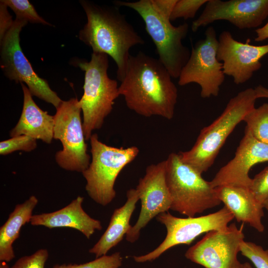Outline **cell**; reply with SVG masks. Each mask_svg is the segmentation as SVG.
<instances>
[{"mask_svg":"<svg viewBox=\"0 0 268 268\" xmlns=\"http://www.w3.org/2000/svg\"><path fill=\"white\" fill-rule=\"evenodd\" d=\"M263 205H264V207L267 209L268 213V196L265 200L263 203Z\"/></svg>","mask_w":268,"mask_h":268,"instance_id":"34","label":"cell"},{"mask_svg":"<svg viewBox=\"0 0 268 268\" xmlns=\"http://www.w3.org/2000/svg\"><path fill=\"white\" fill-rule=\"evenodd\" d=\"M78 100L72 98L63 101L54 116V136L60 140L63 148L55 155L56 161L62 168L81 173L90 163L87 145L83 129Z\"/></svg>","mask_w":268,"mask_h":268,"instance_id":"8","label":"cell"},{"mask_svg":"<svg viewBox=\"0 0 268 268\" xmlns=\"http://www.w3.org/2000/svg\"><path fill=\"white\" fill-rule=\"evenodd\" d=\"M268 17V0H208L191 25L193 32L217 20H226L239 29L259 27Z\"/></svg>","mask_w":268,"mask_h":268,"instance_id":"14","label":"cell"},{"mask_svg":"<svg viewBox=\"0 0 268 268\" xmlns=\"http://www.w3.org/2000/svg\"><path fill=\"white\" fill-rule=\"evenodd\" d=\"M244 268H252L250 264L248 262L244 263Z\"/></svg>","mask_w":268,"mask_h":268,"instance_id":"35","label":"cell"},{"mask_svg":"<svg viewBox=\"0 0 268 268\" xmlns=\"http://www.w3.org/2000/svg\"><path fill=\"white\" fill-rule=\"evenodd\" d=\"M249 188L257 200L263 204L268 196V166L255 176Z\"/></svg>","mask_w":268,"mask_h":268,"instance_id":"29","label":"cell"},{"mask_svg":"<svg viewBox=\"0 0 268 268\" xmlns=\"http://www.w3.org/2000/svg\"><path fill=\"white\" fill-rule=\"evenodd\" d=\"M166 161V181L171 198L170 209L187 217H194L220 204L210 182L183 162L179 153H170Z\"/></svg>","mask_w":268,"mask_h":268,"instance_id":"6","label":"cell"},{"mask_svg":"<svg viewBox=\"0 0 268 268\" xmlns=\"http://www.w3.org/2000/svg\"><path fill=\"white\" fill-rule=\"evenodd\" d=\"M28 22L16 19L0 41V67L5 76L16 82H24L32 96L52 104L56 109L63 100L45 79L34 71L20 45V32Z\"/></svg>","mask_w":268,"mask_h":268,"instance_id":"11","label":"cell"},{"mask_svg":"<svg viewBox=\"0 0 268 268\" xmlns=\"http://www.w3.org/2000/svg\"><path fill=\"white\" fill-rule=\"evenodd\" d=\"M243 225L238 228L234 222L224 230L205 233L188 249L185 257L204 268H244L237 257L244 240Z\"/></svg>","mask_w":268,"mask_h":268,"instance_id":"12","label":"cell"},{"mask_svg":"<svg viewBox=\"0 0 268 268\" xmlns=\"http://www.w3.org/2000/svg\"><path fill=\"white\" fill-rule=\"evenodd\" d=\"M38 203L35 196L16 205L5 222L0 228V261L6 263L15 258L12 245L19 238L20 230L30 222L33 211Z\"/></svg>","mask_w":268,"mask_h":268,"instance_id":"21","label":"cell"},{"mask_svg":"<svg viewBox=\"0 0 268 268\" xmlns=\"http://www.w3.org/2000/svg\"><path fill=\"white\" fill-rule=\"evenodd\" d=\"M218 41L217 58L222 62L225 75L231 76L237 85L250 80L261 68L260 60L268 54V44L253 45L250 39L243 43L235 39L228 31L220 34Z\"/></svg>","mask_w":268,"mask_h":268,"instance_id":"15","label":"cell"},{"mask_svg":"<svg viewBox=\"0 0 268 268\" xmlns=\"http://www.w3.org/2000/svg\"><path fill=\"white\" fill-rule=\"evenodd\" d=\"M241 255L249 259L256 268H268V250L253 242L245 241L240 246Z\"/></svg>","mask_w":268,"mask_h":268,"instance_id":"26","label":"cell"},{"mask_svg":"<svg viewBox=\"0 0 268 268\" xmlns=\"http://www.w3.org/2000/svg\"><path fill=\"white\" fill-rule=\"evenodd\" d=\"M177 0H139L116 1L115 5L136 11L142 18L145 29L154 44L158 59L171 77L178 78L191 55L182 41L188 34L189 25L177 26L171 23L170 15Z\"/></svg>","mask_w":268,"mask_h":268,"instance_id":"3","label":"cell"},{"mask_svg":"<svg viewBox=\"0 0 268 268\" xmlns=\"http://www.w3.org/2000/svg\"><path fill=\"white\" fill-rule=\"evenodd\" d=\"M208 0H177L172 11L170 20L195 17L197 12Z\"/></svg>","mask_w":268,"mask_h":268,"instance_id":"27","label":"cell"},{"mask_svg":"<svg viewBox=\"0 0 268 268\" xmlns=\"http://www.w3.org/2000/svg\"><path fill=\"white\" fill-rule=\"evenodd\" d=\"M91 160L82 173L86 181L85 190L97 203L106 206L115 199V183L120 173L139 153L135 146L126 148L108 145L93 134L90 139Z\"/></svg>","mask_w":268,"mask_h":268,"instance_id":"7","label":"cell"},{"mask_svg":"<svg viewBox=\"0 0 268 268\" xmlns=\"http://www.w3.org/2000/svg\"><path fill=\"white\" fill-rule=\"evenodd\" d=\"M257 98L268 99V88L262 85H258L255 88Z\"/></svg>","mask_w":268,"mask_h":268,"instance_id":"32","label":"cell"},{"mask_svg":"<svg viewBox=\"0 0 268 268\" xmlns=\"http://www.w3.org/2000/svg\"><path fill=\"white\" fill-rule=\"evenodd\" d=\"M0 268H9V267L6 262H0Z\"/></svg>","mask_w":268,"mask_h":268,"instance_id":"33","label":"cell"},{"mask_svg":"<svg viewBox=\"0 0 268 268\" xmlns=\"http://www.w3.org/2000/svg\"><path fill=\"white\" fill-rule=\"evenodd\" d=\"M215 194L233 214L237 222L248 224L259 232L265 227L263 204L259 202L248 187L223 185L214 188Z\"/></svg>","mask_w":268,"mask_h":268,"instance_id":"17","label":"cell"},{"mask_svg":"<svg viewBox=\"0 0 268 268\" xmlns=\"http://www.w3.org/2000/svg\"><path fill=\"white\" fill-rule=\"evenodd\" d=\"M87 21L79 31V38L94 53L110 56L116 64L117 77L121 82L125 75L130 50L144 41L121 13L119 7L102 5L80 0Z\"/></svg>","mask_w":268,"mask_h":268,"instance_id":"2","label":"cell"},{"mask_svg":"<svg viewBox=\"0 0 268 268\" xmlns=\"http://www.w3.org/2000/svg\"><path fill=\"white\" fill-rule=\"evenodd\" d=\"M257 99L255 90L252 88H247L231 98L221 114L201 130L191 149L179 153L182 161L201 174L206 172L214 163L228 136L255 107Z\"/></svg>","mask_w":268,"mask_h":268,"instance_id":"4","label":"cell"},{"mask_svg":"<svg viewBox=\"0 0 268 268\" xmlns=\"http://www.w3.org/2000/svg\"><path fill=\"white\" fill-rule=\"evenodd\" d=\"M127 198L123 206L114 210L107 228L97 243L89 250V252L94 254L96 258L106 255L123 240L131 227L130 219L139 201L135 189L127 191Z\"/></svg>","mask_w":268,"mask_h":268,"instance_id":"20","label":"cell"},{"mask_svg":"<svg viewBox=\"0 0 268 268\" xmlns=\"http://www.w3.org/2000/svg\"><path fill=\"white\" fill-rule=\"evenodd\" d=\"M16 15V19L27 22L40 23L51 26L37 12L34 6L28 0H1Z\"/></svg>","mask_w":268,"mask_h":268,"instance_id":"23","label":"cell"},{"mask_svg":"<svg viewBox=\"0 0 268 268\" xmlns=\"http://www.w3.org/2000/svg\"><path fill=\"white\" fill-rule=\"evenodd\" d=\"M7 6L0 1V41L11 28L13 24L11 15L7 10Z\"/></svg>","mask_w":268,"mask_h":268,"instance_id":"30","label":"cell"},{"mask_svg":"<svg viewBox=\"0 0 268 268\" xmlns=\"http://www.w3.org/2000/svg\"><path fill=\"white\" fill-rule=\"evenodd\" d=\"M20 83L23 93L22 111L9 135L12 137L26 135L50 144L54 138V116L40 109L33 100L27 86Z\"/></svg>","mask_w":268,"mask_h":268,"instance_id":"19","label":"cell"},{"mask_svg":"<svg viewBox=\"0 0 268 268\" xmlns=\"http://www.w3.org/2000/svg\"><path fill=\"white\" fill-rule=\"evenodd\" d=\"M268 162V144L257 139L245 128V134L234 158L221 167L210 183L212 187L230 185L250 188L251 168L257 163Z\"/></svg>","mask_w":268,"mask_h":268,"instance_id":"16","label":"cell"},{"mask_svg":"<svg viewBox=\"0 0 268 268\" xmlns=\"http://www.w3.org/2000/svg\"><path fill=\"white\" fill-rule=\"evenodd\" d=\"M256 36L255 38L256 42H262L268 39V21L263 27L255 30Z\"/></svg>","mask_w":268,"mask_h":268,"instance_id":"31","label":"cell"},{"mask_svg":"<svg viewBox=\"0 0 268 268\" xmlns=\"http://www.w3.org/2000/svg\"><path fill=\"white\" fill-rule=\"evenodd\" d=\"M166 160L148 165L135 190L141 203L138 219L126 234L130 243L137 241L140 230L158 214L170 209L171 198L168 188Z\"/></svg>","mask_w":268,"mask_h":268,"instance_id":"13","label":"cell"},{"mask_svg":"<svg viewBox=\"0 0 268 268\" xmlns=\"http://www.w3.org/2000/svg\"><path fill=\"white\" fill-rule=\"evenodd\" d=\"M83 200V197L78 196L60 209L50 213L34 214L30 223L33 226H43L50 229L73 228L89 239L96 230H101L102 226L100 220L92 218L84 210Z\"/></svg>","mask_w":268,"mask_h":268,"instance_id":"18","label":"cell"},{"mask_svg":"<svg viewBox=\"0 0 268 268\" xmlns=\"http://www.w3.org/2000/svg\"><path fill=\"white\" fill-rule=\"evenodd\" d=\"M172 78L158 59L139 51L130 56L119 94L128 108L140 116L171 120L178 98Z\"/></svg>","mask_w":268,"mask_h":268,"instance_id":"1","label":"cell"},{"mask_svg":"<svg viewBox=\"0 0 268 268\" xmlns=\"http://www.w3.org/2000/svg\"><path fill=\"white\" fill-rule=\"evenodd\" d=\"M72 62L85 72L83 94L78 104L83 114L84 136L89 140L112 111L115 100L120 96L119 86L108 76L107 54L93 52L90 61L76 59Z\"/></svg>","mask_w":268,"mask_h":268,"instance_id":"5","label":"cell"},{"mask_svg":"<svg viewBox=\"0 0 268 268\" xmlns=\"http://www.w3.org/2000/svg\"><path fill=\"white\" fill-rule=\"evenodd\" d=\"M48 257V250L40 249L31 255L20 258L9 268H44Z\"/></svg>","mask_w":268,"mask_h":268,"instance_id":"28","label":"cell"},{"mask_svg":"<svg viewBox=\"0 0 268 268\" xmlns=\"http://www.w3.org/2000/svg\"><path fill=\"white\" fill-rule=\"evenodd\" d=\"M36 140L26 135H21L1 141L0 154L5 155L17 150L31 151L37 147Z\"/></svg>","mask_w":268,"mask_h":268,"instance_id":"25","label":"cell"},{"mask_svg":"<svg viewBox=\"0 0 268 268\" xmlns=\"http://www.w3.org/2000/svg\"><path fill=\"white\" fill-rule=\"evenodd\" d=\"M218 45L215 29L208 27L204 38L192 47L190 57L178 78L180 86L195 83L201 87L202 98L218 95L225 75L223 64L217 58Z\"/></svg>","mask_w":268,"mask_h":268,"instance_id":"10","label":"cell"},{"mask_svg":"<svg viewBox=\"0 0 268 268\" xmlns=\"http://www.w3.org/2000/svg\"><path fill=\"white\" fill-rule=\"evenodd\" d=\"M251 134L258 140L268 144V103L254 107L245 116L243 121Z\"/></svg>","mask_w":268,"mask_h":268,"instance_id":"22","label":"cell"},{"mask_svg":"<svg viewBox=\"0 0 268 268\" xmlns=\"http://www.w3.org/2000/svg\"><path fill=\"white\" fill-rule=\"evenodd\" d=\"M123 258L119 252L104 255L94 260L82 264H57L52 268H119L122 266Z\"/></svg>","mask_w":268,"mask_h":268,"instance_id":"24","label":"cell"},{"mask_svg":"<svg viewBox=\"0 0 268 268\" xmlns=\"http://www.w3.org/2000/svg\"><path fill=\"white\" fill-rule=\"evenodd\" d=\"M156 220L166 228V236L154 250L133 257L137 263H145L159 258L169 249L180 244L190 245L198 236L213 230L225 229L234 216L225 206L215 212L198 217H177L169 212L158 214Z\"/></svg>","mask_w":268,"mask_h":268,"instance_id":"9","label":"cell"}]
</instances>
